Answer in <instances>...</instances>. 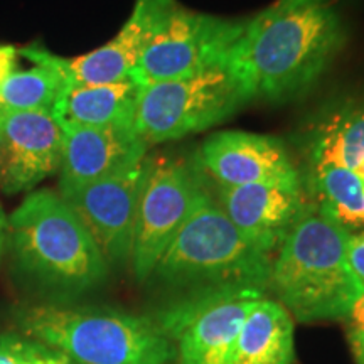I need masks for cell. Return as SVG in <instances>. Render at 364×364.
I'll use <instances>...</instances> for the list:
<instances>
[{
	"instance_id": "cell-1",
	"label": "cell",
	"mask_w": 364,
	"mask_h": 364,
	"mask_svg": "<svg viewBox=\"0 0 364 364\" xmlns=\"http://www.w3.org/2000/svg\"><path fill=\"white\" fill-rule=\"evenodd\" d=\"M346 38L336 0H275L247 19L225 66L247 102H280L311 90Z\"/></svg>"
},
{
	"instance_id": "cell-2",
	"label": "cell",
	"mask_w": 364,
	"mask_h": 364,
	"mask_svg": "<svg viewBox=\"0 0 364 364\" xmlns=\"http://www.w3.org/2000/svg\"><path fill=\"white\" fill-rule=\"evenodd\" d=\"M349 231L311 206L272 258L268 292L304 324L346 318L364 287L348 262Z\"/></svg>"
},
{
	"instance_id": "cell-3",
	"label": "cell",
	"mask_w": 364,
	"mask_h": 364,
	"mask_svg": "<svg viewBox=\"0 0 364 364\" xmlns=\"http://www.w3.org/2000/svg\"><path fill=\"white\" fill-rule=\"evenodd\" d=\"M7 238L21 270L54 294L80 295L107 280L110 265L58 191L24 198L9 218Z\"/></svg>"
},
{
	"instance_id": "cell-4",
	"label": "cell",
	"mask_w": 364,
	"mask_h": 364,
	"mask_svg": "<svg viewBox=\"0 0 364 364\" xmlns=\"http://www.w3.org/2000/svg\"><path fill=\"white\" fill-rule=\"evenodd\" d=\"M17 324L75 364H172L174 344L156 317L115 309L24 307Z\"/></svg>"
},
{
	"instance_id": "cell-5",
	"label": "cell",
	"mask_w": 364,
	"mask_h": 364,
	"mask_svg": "<svg viewBox=\"0 0 364 364\" xmlns=\"http://www.w3.org/2000/svg\"><path fill=\"white\" fill-rule=\"evenodd\" d=\"M272 258L230 221L208 189L204 176L193 211L164 252L152 277L176 289L255 287L268 292Z\"/></svg>"
},
{
	"instance_id": "cell-6",
	"label": "cell",
	"mask_w": 364,
	"mask_h": 364,
	"mask_svg": "<svg viewBox=\"0 0 364 364\" xmlns=\"http://www.w3.org/2000/svg\"><path fill=\"white\" fill-rule=\"evenodd\" d=\"M300 154L309 203L349 233L364 230V93L318 113L304 132Z\"/></svg>"
},
{
	"instance_id": "cell-7",
	"label": "cell",
	"mask_w": 364,
	"mask_h": 364,
	"mask_svg": "<svg viewBox=\"0 0 364 364\" xmlns=\"http://www.w3.org/2000/svg\"><path fill=\"white\" fill-rule=\"evenodd\" d=\"M248 102L225 65L140 86L134 132L150 145L184 139L233 117Z\"/></svg>"
},
{
	"instance_id": "cell-8",
	"label": "cell",
	"mask_w": 364,
	"mask_h": 364,
	"mask_svg": "<svg viewBox=\"0 0 364 364\" xmlns=\"http://www.w3.org/2000/svg\"><path fill=\"white\" fill-rule=\"evenodd\" d=\"M203 186L204 176L198 166L181 157L147 156L130 257L136 280L152 279L164 252L193 211Z\"/></svg>"
},
{
	"instance_id": "cell-9",
	"label": "cell",
	"mask_w": 364,
	"mask_h": 364,
	"mask_svg": "<svg viewBox=\"0 0 364 364\" xmlns=\"http://www.w3.org/2000/svg\"><path fill=\"white\" fill-rule=\"evenodd\" d=\"M245 22L193 11L176 2L130 76L145 86L225 65Z\"/></svg>"
},
{
	"instance_id": "cell-10",
	"label": "cell",
	"mask_w": 364,
	"mask_h": 364,
	"mask_svg": "<svg viewBox=\"0 0 364 364\" xmlns=\"http://www.w3.org/2000/svg\"><path fill=\"white\" fill-rule=\"evenodd\" d=\"M265 295L255 287H223L164 309L156 318L174 344L172 364H230L245 317Z\"/></svg>"
},
{
	"instance_id": "cell-11",
	"label": "cell",
	"mask_w": 364,
	"mask_h": 364,
	"mask_svg": "<svg viewBox=\"0 0 364 364\" xmlns=\"http://www.w3.org/2000/svg\"><path fill=\"white\" fill-rule=\"evenodd\" d=\"M147 156L149 152L93 184L61 196L110 267L130 263Z\"/></svg>"
},
{
	"instance_id": "cell-12",
	"label": "cell",
	"mask_w": 364,
	"mask_h": 364,
	"mask_svg": "<svg viewBox=\"0 0 364 364\" xmlns=\"http://www.w3.org/2000/svg\"><path fill=\"white\" fill-rule=\"evenodd\" d=\"M198 167L215 186H302L299 166L280 139L252 132H218L204 140Z\"/></svg>"
},
{
	"instance_id": "cell-13",
	"label": "cell",
	"mask_w": 364,
	"mask_h": 364,
	"mask_svg": "<svg viewBox=\"0 0 364 364\" xmlns=\"http://www.w3.org/2000/svg\"><path fill=\"white\" fill-rule=\"evenodd\" d=\"M65 130L53 112L0 108V189L33 191L59 172Z\"/></svg>"
},
{
	"instance_id": "cell-14",
	"label": "cell",
	"mask_w": 364,
	"mask_h": 364,
	"mask_svg": "<svg viewBox=\"0 0 364 364\" xmlns=\"http://www.w3.org/2000/svg\"><path fill=\"white\" fill-rule=\"evenodd\" d=\"M177 0H135L129 19L115 38L93 51L75 58L48 51V59L61 71L68 85H105L129 78L154 38L164 17Z\"/></svg>"
},
{
	"instance_id": "cell-15",
	"label": "cell",
	"mask_w": 364,
	"mask_h": 364,
	"mask_svg": "<svg viewBox=\"0 0 364 364\" xmlns=\"http://www.w3.org/2000/svg\"><path fill=\"white\" fill-rule=\"evenodd\" d=\"M213 196L241 235L270 257L312 206L302 186H216Z\"/></svg>"
},
{
	"instance_id": "cell-16",
	"label": "cell",
	"mask_w": 364,
	"mask_h": 364,
	"mask_svg": "<svg viewBox=\"0 0 364 364\" xmlns=\"http://www.w3.org/2000/svg\"><path fill=\"white\" fill-rule=\"evenodd\" d=\"M61 122V120H59ZM65 130L58 193L61 196L113 174L149 152L132 129L88 127L61 122Z\"/></svg>"
},
{
	"instance_id": "cell-17",
	"label": "cell",
	"mask_w": 364,
	"mask_h": 364,
	"mask_svg": "<svg viewBox=\"0 0 364 364\" xmlns=\"http://www.w3.org/2000/svg\"><path fill=\"white\" fill-rule=\"evenodd\" d=\"M140 85L129 78L105 85H68L53 115L61 122L134 130Z\"/></svg>"
},
{
	"instance_id": "cell-18",
	"label": "cell",
	"mask_w": 364,
	"mask_h": 364,
	"mask_svg": "<svg viewBox=\"0 0 364 364\" xmlns=\"http://www.w3.org/2000/svg\"><path fill=\"white\" fill-rule=\"evenodd\" d=\"M294 318L277 300L253 304L236 338L230 364H294Z\"/></svg>"
},
{
	"instance_id": "cell-19",
	"label": "cell",
	"mask_w": 364,
	"mask_h": 364,
	"mask_svg": "<svg viewBox=\"0 0 364 364\" xmlns=\"http://www.w3.org/2000/svg\"><path fill=\"white\" fill-rule=\"evenodd\" d=\"M48 49L31 44L19 49L33 66L22 70L16 63L0 78V108L21 112H53L68 86L61 71L48 59Z\"/></svg>"
},
{
	"instance_id": "cell-20",
	"label": "cell",
	"mask_w": 364,
	"mask_h": 364,
	"mask_svg": "<svg viewBox=\"0 0 364 364\" xmlns=\"http://www.w3.org/2000/svg\"><path fill=\"white\" fill-rule=\"evenodd\" d=\"M0 364H75L51 346L17 334L0 336Z\"/></svg>"
},
{
	"instance_id": "cell-21",
	"label": "cell",
	"mask_w": 364,
	"mask_h": 364,
	"mask_svg": "<svg viewBox=\"0 0 364 364\" xmlns=\"http://www.w3.org/2000/svg\"><path fill=\"white\" fill-rule=\"evenodd\" d=\"M348 262L359 284L364 287V230L348 236Z\"/></svg>"
},
{
	"instance_id": "cell-22",
	"label": "cell",
	"mask_w": 364,
	"mask_h": 364,
	"mask_svg": "<svg viewBox=\"0 0 364 364\" xmlns=\"http://www.w3.org/2000/svg\"><path fill=\"white\" fill-rule=\"evenodd\" d=\"M346 321H348V329L364 332V292L354 300Z\"/></svg>"
},
{
	"instance_id": "cell-23",
	"label": "cell",
	"mask_w": 364,
	"mask_h": 364,
	"mask_svg": "<svg viewBox=\"0 0 364 364\" xmlns=\"http://www.w3.org/2000/svg\"><path fill=\"white\" fill-rule=\"evenodd\" d=\"M348 341L354 361L356 364H364V332L348 329Z\"/></svg>"
},
{
	"instance_id": "cell-24",
	"label": "cell",
	"mask_w": 364,
	"mask_h": 364,
	"mask_svg": "<svg viewBox=\"0 0 364 364\" xmlns=\"http://www.w3.org/2000/svg\"><path fill=\"white\" fill-rule=\"evenodd\" d=\"M7 231H9V218L4 215L2 208H0V253H2L4 243L7 240Z\"/></svg>"
}]
</instances>
